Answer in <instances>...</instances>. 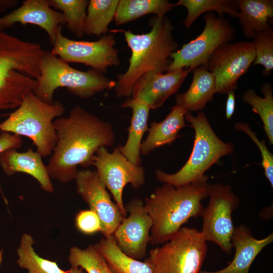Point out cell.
Segmentation results:
<instances>
[{
  "label": "cell",
  "mask_w": 273,
  "mask_h": 273,
  "mask_svg": "<svg viewBox=\"0 0 273 273\" xmlns=\"http://www.w3.org/2000/svg\"><path fill=\"white\" fill-rule=\"evenodd\" d=\"M69 273H84L81 267H71L69 269Z\"/></svg>",
  "instance_id": "cell-38"
},
{
  "label": "cell",
  "mask_w": 273,
  "mask_h": 273,
  "mask_svg": "<svg viewBox=\"0 0 273 273\" xmlns=\"http://www.w3.org/2000/svg\"><path fill=\"white\" fill-rule=\"evenodd\" d=\"M262 98L250 88L242 95V100L252 106V111L259 115L270 144H273V89L271 84L265 83L261 87Z\"/></svg>",
  "instance_id": "cell-29"
},
{
  "label": "cell",
  "mask_w": 273,
  "mask_h": 273,
  "mask_svg": "<svg viewBox=\"0 0 273 273\" xmlns=\"http://www.w3.org/2000/svg\"><path fill=\"white\" fill-rule=\"evenodd\" d=\"M207 251L201 232L184 226L163 245L151 249L144 262L152 273H199Z\"/></svg>",
  "instance_id": "cell-8"
},
{
  "label": "cell",
  "mask_w": 273,
  "mask_h": 273,
  "mask_svg": "<svg viewBox=\"0 0 273 273\" xmlns=\"http://www.w3.org/2000/svg\"><path fill=\"white\" fill-rule=\"evenodd\" d=\"M62 30V26H60L50 52L63 61L82 63L103 74L107 73L108 67L119 65L113 34L102 35L97 41L74 40L64 36Z\"/></svg>",
  "instance_id": "cell-11"
},
{
  "label": "cell",
  "mask_w": 273,
  "mask_h": 273,
  "mask_svg": "<svg viewBox=\"0 0 273 273\" xmlns=\"http://www.w3.org/2000/svg\"><path fill=\"white\" fill-rule=\"evenodd\" d=\"M34 243L30 235H22L17 249V263L20 267L28 270L27 273H69V269H61L56 261L39 256L33 247Z\"/></svg>",
  "instance_id": "cell-27"
},
{
  "label": "cell",
  "mask_w": 273,
  "mask_h": 273,
  "mask_svg": "<svg viewBox=\"0 0 273 273\" xmlns=\"http://www.w3.org/2000/svg\"><path fill=\"white\" fill-rule=\"evenodd\" d=\"M208 206L203 208L201 231L204 240L216 244L221 250L229 254L233 246L232 237L235 226L232 213L240 203L239 197L228 185H211L209 193Z\"/></svg>",
  "instance_id": "cell-10"
},
{
  "label": "cell",
  "mask_w": 273,
  "mask_h": 273,
  "mask_svg": "<svg viewBox=\"0 0 273 273\" xmlns=\"http://www.w3.org/2000/svg\"><path fill=\"white\" fill-rule=\"evenodd\" d=\"M51 7L60 10L64 16L67 27L77 37L84 34V25L89 1L49 0Z\"/></svg>",
  "instance_id": "cell-30"
},
{
  "label": "cell",
  "mask_w": 273,
  "mask_h": 273,
  "mask_svg": "<svg viewBox=\"0 0 273 273\" xmlns=\"http://www.w3.org/2000/svg\"><path fill=\"white\" fill-rule=\"evenodd\" d=\"M124 207L129 216L123 219L113 235L124 254L140 260L147 254L152 220L141 199L134 198Z\"/></svg>",
  "instance_id": "cell-15"
},
{
  "label": "cell",
  "mask_w": 273,
  "mask_h": 273,
  "mask_svg": "<svg viewBox=\"0 0 273 273\" xmlns=\"http://www.w3.org/2000/svg\"><path fill=\"white\" fill-rule=\"evenodd\" d=\"M149 25L151 29L146 33L119 30L124 34L131 54L127 69L117 76L114 88L117 97L130 98L134 82L148 72L166 73L172 62L170 55L178 50L168 17L154 15L149 19Z\"/></svg>",
  "instance_id": "cell-3"
},
{
  "label": "cell",
  "mask_w": 273,
  "mask_h": 273,
  "mask_svg": "<svg viewBox=\"0 0 273 273\" xmlns=\"http://www.w3.org/2000/svg\"><path fill=\"white\" fill-rule=\"evenodd\" d=\"M192 72L193 79L189 89L176 96V105L191 112L204 109L216 93L215 78L207 66H199Z\"/></svg>",
  "instance_id": "cell-21"
},
{
  "label": "cell",
  "mask_w": 273,
  "mask_h": 273,
  "mask_svg": "<svg viewBox=\"0 0 273 273\" xmlns=\"http://www.w3.org/2000/svg\"><path fill=\"white\" fill-rule=\"evenodd\" d=\"M41 155L29 148L24 152L16 149H9L0 155V166L6 174L11 176L17 172H23L35 178L41 188L50 193L54 192L47 166L42 160Z\"/></svg>",
  "instance_id": "cell-19"
},
{
  "label": "cell",
  "mask_w": 273,
  "mask_h": 273,
  "mask_svg": "<svg viewBox=\"0 0 273 273\" xmlns=\"http://www.w3.org/2000/svg\"><path fill=\"white\" fill-rule=\"evenodd\" d=\"M94 246L113 273H152L146 263L124 254L118 246L113 235L104 237Z\"/></svg>",
  "instance_id": "cell-24"
},
{
  "label": "cell",
  "mask_w": 273,
  "mask_h": 273,
  "mask_svg": "<svg viewBox=\"0 0 273 273\" xmlns=\"http://www.w3.org/2000/svg\"><path fill=\"white\" fill-rule=\"evenodd\" d=\"M235 90H231L228 94L225 105V117L227 119L232 118L235 110Z\"/></svg>",
  "instance_id": "cell-36"
},
{
  "label": "cell",
  "mask_w": 273,
  "mask_h": 273,
  "mask_svg": "<svg viewBox=\"0 0 273 273\" xmlns=\"http://www.w3.org/2000/svg\"><path fill=\"white\" fill-rule=\"evenodd\" d=\"M237 18L245 36L253 39L255 33L271 28L272 0H237Z\"/></svg>",
  "instance_id": "cell-23"
},
{
  "label": "cell",
  "mask_w": 273,
  "mask_h": 273,
  "mask_svg": "<svg viewBox=\"0 0 273 273\" xmlns=\"http://www.w3.org/2000/svg\"><path fill=\"white\" fill-rule=\"evenodd\" d=\"M64 111L61 102L44 103L31 91L21 105L0 123V130L29 138L36 147V152L44 158L52 155L57 142L54 120Z\"/></svg>",
  "instance_id": "cell-7"
},
{
  "label": "cell",
  "mask_w": 273,
  "mask_h": 273,
  "mask_svg": "<svg viewBox=\"0 0 273 273\" xmlns=\"http://www.w3.org/2000/svg\"><path fill=\"white\" fill-rule=\"evenodd\" d=\"M176 7L183 6L187 10L188 14L184 21L186 28H189L202 14L215 11L220 16L228 14L237 17L239 8L237 0H179Z\"/></svg>",
  "instance_id": "cell-28"
},
{
  "label": "cell",
  "mask_w": 273,
  "mask_h": 273,
  "mask_svg": "<svg viewBox=\"0 0 273 273\" xmlns=\"http://www.w3.org/2000/svg\"><path fill=\"white\" fill-rule=\"evenodd\" d=\"M18 3L17 0H0V13L15 7Z\"/></svg>",
  "instance_id": "cell-37"
},
{
  "label": "cell",
  "mask_w": 273,
  "mask_h": 273,
  "mask_svg": "<svg viewBox=\"0 0 273 273\" xmlns=\"http://www.w3.org/2000/svg\"><path fill=\"white\" fill-rule=\"evenodd\" d=\"M255 58L253 65H261L264 69L263 75H270L273 69V29L256 32L253 38Z\"/></svg>",
  "instance_id": "cell-32"
},
{
  "label": "cell",
  "mask_w": 273,
  "mask_h": 273,
  "mask_svg": "<svg viewBox=\"0 0 273 273\" xmlns=\"http://www.w3.org/2000/svg\"><path fill=\"white\" fill-rule=\"evenodd\" d=\"M185 120L195 131L191 154L185 164L177 172L169 174L160 169L155 171L156 178L177 188L201 179L205 172L222 157L231 154L235 145L222 141L215 133L203 112L196 116L187 111Z\"/></svg>",
  "instance_id": "cell-5"
},
{
  "label": "cell",
  "mask_w": 273,
  "mask_h": 273,
  "mask_svg": "<svg viewBox=\"0 0 273 273\" xmlns=\"http://www.w3.org/2000/svg\"><path fill=\"white\" fill-rule=\"evenodd\" d=\"M92 165L108 189L122 212L126 217L122 199L125 186L130 184L137 189L145 183V172L142 166H137L128 160L120 152L119 146L109 152L107 147L100 148L94 155Z\"/></svg>",
  "instance_id": "cell-12"
},
{
  "label": "cell",
  "mask_w": 273,
  "mask_h": 273,
  "mask_svg": "<svg viewBox=\"0 0 273 273\" xmlns=\"http://www.w3.org/2000/svg\"><path fill=\"white\" fill-rule=\"evenodd\" d=\"M203 18V31L171 54L172 62L166 73L180 69L193 70L201 65L207 67L213 53L222 44L235 39L236 31L228 19L212 12L205 13Z\"/></svg>",
  "instance_id": "cell-9"
},
{
  "label": "cell",
  "mask_w": 273,
  "mask_h": 273,
  "mask_svg": "<svg viewBox=\"0 0 273 273\" xmlns=\"http://www.w3.org/2000/svg\"><path fill=\"white\" fill-rule=\"evenodd\" d=\"M206 174L200 180L176 188L164 184L144 203L152 220L149 243L156 245L170 240L192 217L201 215L202 201L208 197L211 184Z\"/></svg>",
  "instance_id": "cell-2"
},
{
  "label": "cell",
  "mask_w": 273,
  "mask_h": 273,
  "mask_svg": "<svg viewBox=\"0 0 273 273\" xmlns=\"http://www.w3.org/2000/svg\"><path fill=\"white\" fill-rule=\"evenodd\" d=\"M77 193L98 215L104 237L113 235L125 218L118 205L111 200L107 188L96 171L78 170L75 178Z\"/></svg>",
  "instance_id": "cell-14"
},
{
  "label": "cell",
  "mask_w": 273,
  "mask_h": 273,
  "mask_svg": "<svg viewBox=\"0 0 273 273\" xmlns=\"http://www.w3.org/2000/svg\"><path fill=\"white\" fill-rule=\"evenodd\" d=\"M3 250H0V265H1V264L2 262V260H3Z\"/></svg>",
  "instance_id": "cell-39"
},
{
  "label": "cell",
  "mask_w": 273,
  "mask_h": 273,
  "mask_svg": "<svg viewBox=\"0 0 273 273\" xmlns=\"http://www.w3.org/2000/svg\"><path fill=\"white\" fill-rule=\"evenodd\" d=\"M255 58L252 41L228 42L219 46L207 65L215 78L216 93L227 94L235 90L239 79L248 71Z\"/></svg>",
  "instance_id": "cell-13"
},
{
  "label": "cell",
  "mask_w": 273,
  "mask_h": 273,
  "mask_svg": "<svg viewBox=\"0 0 273 273\" xmlns=\"http://www.w3.org/2000/svg\"><path fill=\"white\" fill-rule=\"evenodd\" d=\"M175 3L168 0L119 1L114 20L119 26L148 14L162 17L176 7Z\"/></svg>",
  "instance_id": "cell-25"
},
{
  "label": "cell",
  "mask_w": 273,
  "mask_h": 273,
  "mask_svg": "<svg viewBox=\"0 0 273 273\" xmlns=\"http://www.w3.org/2000/svg\"><path fill=\"white\" fill-rule=\"evenodd\" d=\"M234 128L237 131H242L247 134L258 147L262 156L261 165L264 169L265 175L272 188L273 156L268 149L264 140H259L247 123H236L234 124Z\"/></svg>",
  "instance_id": "cell-33"
},
{
  "label": "cell",
  "mask_w": 273,
  "mask_h": 273,
  "mask_svg": "<svg viewBox=\"0 0 273 273\" xmlns=\"http://www.w3.org/2000/svg\"><path fill=\"white\" fill-rule=\"evenodd\" d=\"M57 142L47 166L51 178L62 183L75 179L78 166L92 165L101 147H111L115 136L111 124L76 105L67 117L54 120Z\"/></svg>",
  "instance_id": "cell-1"
},
{
  "label": "cell",
  "mask_w": 273,
  "mask_h": 273,
  "mask_svg": "<svg viewBox=\"0 0 273 273\" xmlns=\"http://www.w3.org/2000/svg\"><path fill=\"white\" fill-rule=\"evenodd\" d=\"M40 76L33 90L42 102L52 104L55 91L66 87L73 95L86 99L115 87L116 81L92 68L86 71L71 67L50 51H46L40 63Z\"/></svg>",
  "instance_id": "cell-6"
},
{
  "label": "cell",
  "mask_w": 273,
  "mask_h": 273,
  "mask_svg": "<svg viewBox=\"0 0 273 273\" xmlns=\"http://www.w3.org/2000/svg\"><path fill=\"white\" fill-rule=\"evenodd\" d=\"M191 71V69L188 68L165 73L148 72L134 82L131 98L145 102L150 109L159 108L169 97L178 90Z\"/></svg>",
  "instance_id": "cell-16"
},
{
  "label": "cell",
  "mask_w": 273,
  "mask_h": 273,
  "mask_svg": "<svg viewBox=\"0 0 273 273\" xmlns=\"http://www.w3.org/2000/svg\"><path fill=\"white\" fill-rule=\"evenodd\" d=\"M186 112L184 108L175 105L164 120L159 122H152L147 136L141 143V154L146 155L156 148L171 145L180 130L186 125Z\"/></svg>",
  "instance_id": "cell-22"
},
{
  "label": "cell",
  "mask_w": 273,
  "mask_h": 273,
  "mask_svg": "<svg viewBox=\"0 0 273 273\" xmlns=\"http://www.w3.org/2000/svg\"><path fill=\"white\" fill-rule=\"evenodd\" d=\"M22 145L23 140L21 136L6 131H1L0 133V155L9 149L17 150Z\"/></svg>",
  "instance_id": "cell-35"
},
{
  "label": "cell",
  "mask_w": 273,
  "mask_h": 273,
  "mask_svg": "<svg viewBox=\"0 0 273 273\" xmlns=\"http://www.w3.org/2000/svg\"><path fill=\"white\" fill-rule=\"evenodd\" d=\"M273 241V234L264 238H254L251 230L244 225L235 226L232 237L235 253L225 267L216 271L201 270L199 273H249L250 266L263 249Z\"/></svg>",
  "instance_id": "cell-18"
},
{
  "label": "cell",
  "mask_w": 273,
  "mask_h": 273,
  "mask_svg": "<svg viewBox=\"0 0 273 273\" xmlns=\"http://www.w3.org/2000/svg\"><path fill=\"white\" fill-rule=\"evenodd\" d=\"M17 23L40 27L47 33L53 46L59 26L66 24L63 14L53 9L49 0L23 1L20 7L0 17V29L11 27Z\"/></svg>",
  "instance_id": "cell-17"
},
{
  "label": "cell",
  "mask_w": 273,
  "mask_h": 273,
  "mask_svg": "<svg viewBox=\"0 0 273 273\" xmlns=\"http://www.w3.org/2000/svg\"><path fill=\"white\" fill-rule=\"evenodd\" d=\"M68 259L71 267H81L87 273H113L94 245L83 249L72 247Z\"/></svg>",
  "instance_id": "cell-31"
},
{
  "label": "cell",
  "mask_w": 273,
  "mask_h": 273,
  "mask_svg": "<svg viewBox=\"0 0 273 273\" xmlns=\"http://www.w3.org/2000/svg\"><path fill=\"white\" fill-rule=\"evenodd\" d=\"M75 224L80 233L87 235L101 232L102 229L98 215L90 209L80 210L76 215Z\"/></svg>",
  "instance_id": "cell-34"
},
{
  "label": "cell",
  "mask_w": 273,
  "mask_h": 273,
  "mask_svg": "<svg viewBox=\"0 0 273 273\" xmlns=\"http://www.w3.org/2000/svg\"><path fill=\"white\" fill-rule=\"evenodd\" d=\"M45 52L39 43L0 29V112L15 110L26 95L34 90Z\"/></svg>",
  "instance_id": "cell-4"
},
{
  "label": "cell",
  "mask_w": 273,
  "mask_h": 273,
  "mask_svg": "<svg viewBox=\"0 0 273 273\" xmlns=\"http://www.w3.org/2000/svg\"><path fill=\"white\" fill-rule=\"evenodd\" d=\"M120 107L130 108L132 115L127 141L123 146H119L120 151L133 164L140 166L141 145L145 133L149 129L148 121L151 109L145 102L132 98L127 99Z\"/></svg>",
  "instance_id": "cell-20"
},
{
  "label": "cell",
  "mask_w": 273,
  "mask_h": 273,
  "mask_svg": "<svg viewBox=\"0 0 273 273\" xmlns=\"http://www.w3.org/2000/svg\"><path fill=\"white\" fill-rule=\"evenodd\" d=\"M118 0H90L86 10L84 34L101 36L108 31V26L114 19Z\"/></svg>",
  "instance_id": "cell-26"
}]
</instances>
